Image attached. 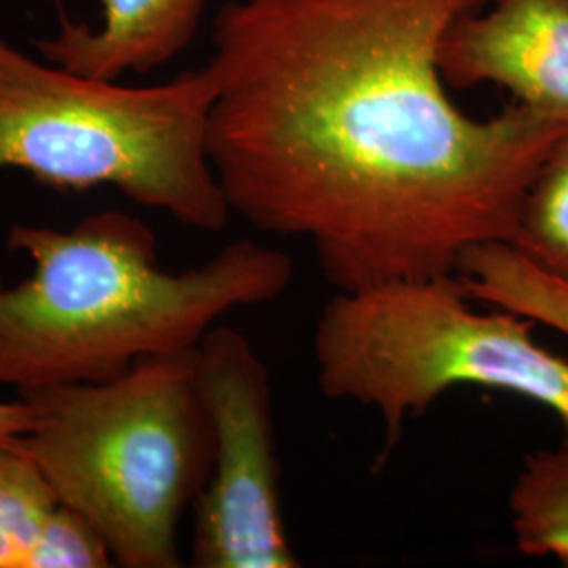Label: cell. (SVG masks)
Listing matches in <instances>:
<instances>
[{
	"instance_id": "1",
	"label": "cell",
	"mask_w": 568,
	"mask_h": 568,
	"mask_svg": "<svg viewBox=\"0 0 568 568\" xmlns=\"http://www.w3.org/2000/svg\"><path fill=\"white\" fill-rule=\"evenodd\" d=\"M488 0H227L206 150L232 213L312 244L335 291L457 274L514 243L568 116L450 100L440 44Z\"/></svg>"
},
{
	"instance_id": "2",
	"label": "cell",
	"mask_w": 568,
	"mask_h": 568,
	"mask_svg": "<svg viewBox=\"0 0 568 568\" xmlns=\"http://www.w3.org/2000/svg\"><path fill=\"white\" fill-rule=\"evenodd\" d=\"M7 246L32 264L21 283L0 281V387L18 394L194 349L227 312L274 302L293 281L291 257L253 241L166 272L154 232L114 209L65 232L13 224Z\"/></svg>"
},
{
	"instance_id": "3",
	"label": "cell",
	"mask_w": 568,
	"mask_h": 568,
	"mask_svg": "<svg viewBox=\"0 0 568 568\" xmlns=\"http://www.w3.org/2000/svg\"><path fill=\"white\" fill-rule=\"evenodd\" d=\"M16 438L53 488L102 530L116 567H182L178 530L213 466L196 347L150 356L108 382L21 392Z\"/></svg>"
},
{
	"instance_id": "4",
	"label": "cell",
	"mask_w": 568,
	"mask_h": 568,
	"mask_svg": "<svg viewBox=\"0 0 568 568\" xmlns=\"http://www.w3.org/2000/svg\"><path fill=\"white\" fill-rule=\"evenodd\" d=\"M215 93L209 65L129 87L0 39V171L60 192L108 185L185 227L220 232L232 211L206 150Z\"/></svg>"
},
{
	"instance_id": "5",
	"label": "cell",
	"mask_w": 568,
	"mask_h": 568,
	"mask_svg": "<svg viewBox=\"0 0 568 568\" xmlns=\"http://www.w3.org/2000/svg\"><path fill=\"white\" fill-rule=\"evenodd\" d=\"M508 310L471 307L457 274L335 291L312 337L323 396L375 408L386 464L408 419L455 386L518 394L568 426V358Z\"/></svg>"
},
{
	"instance_id": "6",
	"label": "cell",
	"mask_w": 568,
	"mask_h": 568,
	"mask_svg": "<svg viewBox=\"0 0 568 568\" xmlns=\"http://www.w3.org/2000/svg\"><path fill=\"white\" fill-rule=\"evenodd\" d=\"M213 427V466L194 501L192 567L297 568L283 506L272 384L241 331L213 326L196 345Z\"/></svg>"
},
{
	"instance_id": "7",
	"label": "cell",
	"mask_w": 568,
	"mask_h": 568,
	"mask_svg": "<svg viewBox=\"0 0 568 568\" xmlns=\"http://www.w3.org/2000/svg\"><path fill=\"white\" fill-rule=\"evenodd\" d=\"M438 61L448 87L488 82L568 116V0H488L450 23Z\"/></svg>"
},
{
	"instance_id": "8",
	"label": "cell",
	"mask_w": 568,
	"mask_h": 568,
	"mask_svg": "<svg viewBox=\"0 0 568 568\" xmlns=\"http://www.w3.org/2000/svg\"><path fill=\"white\" fill-rule=\"evenodd\" d=\"M102 23L61 20L37 41L42 60L72 72L121 81L175 60L194 41L209 0H100Z\"/></svg>"
},
{
	"instance_id": "9",
	"label": "cell",
	"mask_w": 568,
	"mask_h": 568,
	"mask_svg": "<svg viewBox=\"0 0 568 568\" xmlns=\"http://www.w3.org/2000/svg\"><path fill=\"white\" fill-rule=\"evenodd\" d=\"M457 278L471 302L508 310L568 337V283L532 264L508 243L476 244Z\"/></svg>"
},
{
	"instance_id": "10",
	"label": "cell",
	"mask_w": 568,
	"mask_h": 568,
	"mask_svg": "<svg viewBox=\"0 0 568 568\" xmlns=\"http://www.w3.org/2000/svg\"><path fill=\"white\" fill-rule=\"evenodd\" d=\"M516 548L568 565V426L554 447L530 453L508 497Z\"/></svg>"
},
{
	"instance_id": "11",
	"label": "cell",
	"mask_w": 568,
	"mask_h": 568,
	"mask_svg": "<svg viewBox=\"0 0 568 568\" xmlns=\"http://www.w3.org/2000/svg\"><path fill=\"white\" fill-rule=\"evenodd\" d=\"M511 246L568 283V133L530 183Z\"/></svg>"
},
{
	"instance_id": "12",
	"label": "cell",
	"mask_w": 568,
	"mask_h": 568,
	"mask_svg": "<svg viewBox=\"0 0 568 568\" xmlns=\"http://www.w3.org/2000/svg\"><path fill=\"white\" fill-rule=\"evenodd\" d=\"M58 497L37 462L16 440L0 443V568H23Z\"/></svg>"
},
{
	"instance_id": "13",
	"label": "cell",
	"mask_w": 568,
	"mask_h": 568,
	"mask_svg": "<svg viewBox=\"0 0 568 568\" xmlns=\"http://www.w3.org/2000/svg\"><path fill=\"white\" fill-rule=\"evenodd\" d=\"M116 567L102 530L79 509L58 501L44 516L23 568Z\"/></svg>"
},
{
	"instance_id": "14",
	"label": "cell",
	"mask_w": 568,
	"mask_h": 568,
	"mask_svg": "<svg viewBox=\"0 0 568 568\" xmlns=\"http://www.w3.org/2000/svg\"><path fill=\"white\" fill-rule=\"evenodd\" d=\"M32 408L23 400H0V443H9L20 438L30 427Z\"/></svg>"
}]
</instances>
